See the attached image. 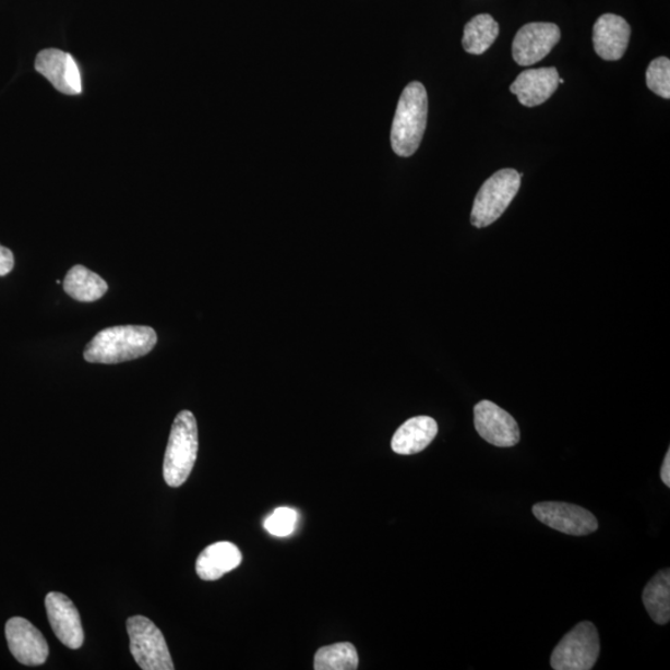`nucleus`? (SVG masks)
Here are the masks:
<instances>
[{
	"instance_id": "f257e3e1",
	"label": "nucleus",
	"mask_w": 670,
	"mask_h": 670,
	"mask_svg": "<svg viewBox=\"0 0 670 670\" xmlns=\"http://www.w3.org/2000/svg\"><path fill=\"white\" fill-rule=\"evenodd\" d=\"M156 331L147 325H117L98 332L84 351L88 363L119 364L147 356L156 347Z\"/></svg>"
},
{
	"instance_id": "f03ea898",
	"label": "nucleus",
	"mask_w": 670,
	"mask_h": 670,
	"mask_svg": "<svg viewBox=\"0 0 670 670\" xmlns=\"http://www.w3.org/2000/svg\"><path fill=\"white\" fill-rule=\"evenodd\" d=\"M429 98L421 83L407 85L398 99L392 127V147L398 157H411L427 131Z\"/></svg>"
},
{
	"instance_id": "7ed1b4c3",
	"label": "nucleus",
	"mask_w": 670,
	"mask_h": 670,
	"mask_svg": "<svg viewBox=\"0 0 670 670\" xmlns=\"http://www.w3.org/2000/svg\"><path fill=\"white\" fill-rule=\"evenodd\" d=\"M199 448L198 423L193 412L184 410L171 424L168 446L163 464V476L169 487L187 482L194 468Z\"/></svg>"
},
{
	"instance_id": "20e7f679",
	"label": "nucleus",
	"mask_w": 670,
	"mask_h": 670,
	"mask_svg": "<svg viewBox=\"0 0 670 670\" xmlns=\"http://www.w3.org/2000/svg\"><path fill=\"white\" fill-rule=\"evenodd\" d=\"M522 177L517 170L502 169L489 178L477 193L470 223L482 229L500 219L517 196Z\"/></svg>"
},
{
	"instance_id": "39448f33",
	"label": "nucleus",
	"mask_w": 670,
	"mask_h": 670,
	"mask_svg": "<svg viewBox=\"0 0 670 670\" xmlns=\"http://www.w3.org/2000/svg\"><path fill=\"white\" fill-rule=\"evenodd\" d=\"M600 656L599 632L593 622H582L566 633L552 650L550 663L555 670H590Z\"/></svg>"
},
{
	"instance_id": "423d86ee",
	"label": "nucleus",
	"mask_w": 670,
	"mask_h": 670,
	"mask_svg": "<svg viewBox=\"0 0 670 670\" xmlns=\"http://www.w3.org/2000/svg\"><path fill=\"white\" fill-rule=\"evenodd\" d=\"M131 654L143 670H174L165 636L149 619L133 615L127 620Z\"/></svg>"
},
{
	"instance_id": "0eeeda50",
	"label": "nucleus",
	"mask_w": 670,
	"mask_h": 670,
	"mask_svg": "<svg viewBox=\"0 0 670 670\" xmlns=\"http://www.w3.org/2000/svg\"><path fill=\"white\" fill-rule=\"evenodd\" d=\"M533 514L547 527L566 536L584 537L599 529L595 515L575 504L542 502L533 506Z\"/></svg>"
},
{
	"instance_id": "6e6552de",
	"label": "nucleus",
	"mask_w": 670,
	"mask_h": 670,
	"mask_svg": "<svg viewBox=\"0 0 670 670\" xmlns=\"http://www.w3.org/2000/svg\"><path fill=\"white\" fill-rule=\"evenodd\" d=\"M475 428L479 436L496 447H513L521 441L517 421L492 402L483 400L475 406Z\"/></svg>"
},
{
	"instance_id": "1a4fd4ad",
	"label": "nucleus",
	"mask_w": 670,
	"mask_h": 670,
	"mask_svg": "<svg viewBox=\"0 0 670 670\" xmlns=\"http://www.w3.org/2000/svg\"><path fill=\"white\" fill-rule=\"evenodd\" d=\"M559 26L552 23H529L515 35L513 59L521 67L536 65L546 59L560 41Z\"/></svg>"
},
{
	"instance_id": "9d476101",
	"label": "nucleus",
	"mask_w": 670,
	"mask_h": 670,
	"mask_svg": "<svg viewBox=\"0 0 670 670\" xmlns=\"http://www.w3.org/2000/svg\"><path fill=\"white\" fill-rule=\"evenodd\" d=\"M9 649L17 662L25 666H41L47 662L49 646L41 632L28 620L13 618L5 624Z\"/></svg>"
},
{
	"instance_id": "9b49d317",
	"label": "nucleus",
	"mask_w": 670,
	"mask_h": 670,
	"mask_svg": "<svg viewBox=\"0 0 670 670\" xmlns=\"http://www.w3.org/2000/svg\"><path fill=\"white\" fill-rule=\"evenodd\" d=\"M35 70L63 95L74 96L83 93L80 69L69 52L59 49L40 51L35 59Z\"/></svg>"
},
{
	"instance_id": "f8f14e48",
	"label": "nucleus",
	"mask_w": 670,
	"mask_h": 670,
	"mask_svg": "<svg viewBox=\"0 0 670 670\" xmlns=\"http://www.w3.org/2000/svg\"><path fill=\"white\" fill-rule=\"evenodd\" d=\"M51 629L62 645L79 649L84 645V630L80 613L68 596L50 593L45 599Z\"/></svg>"
},
{
	"instance_id": "ddd939ff",
	"label": "nucleus",
	"mask_w": 670,
	"mask_h": 670,
	"mask_svg": "<svg viewBox=\"0 0 670 670\" xmlns=\"http://www.w3.org/2000/svg\"><path fill=\"white\" fill-rule=\"evenodd\" d=\"M631 26L622 16L603 14L594 25V48L601 59L618 61L629 48Z\"/></svg>"
},
{
	"instance_id": "4468645a",
	"label": "nucleus",
	"mask_w": 670,
	"mask_h": 670,
	"mask_svg": "<svg viewBox=\"0 0 670 670\" xmlns=\"http://www.w3.org/2000/svg\"><path fill=\"white\" fill-rule=\"evenodd\" d=\"M555 68L525 70L511 85V93L525 107H537L548 101L559 86Z\"/></svg>"
},
{
	"instance_id": "2eb2a0df",
	"label": "nucleus",
	"mask_w": 670,
	"mask_h": 670,
	"mask_svg": "<svg viewBox=\"0 0 670 670\" xmlns=\"http://www.w3.org/2000/svg\"><path fill=\"white\" fill-rule=\"evenodd\" d=\"M439 424L430 416H416L395 432L392 448L397 455L420 454L438 436Z\"/></svg>"
},
{
	"instance_id": "dca6fc26",
	"label": "nucleus",
	"mask_w": 670,
	"mask_h": 670,
	"mask_svg": "<svg viewBox=\"0 0 670 670\" xmlns=\"http://www.w3.org/2000/svg\"><path fill=\"white\" fill-rule=\"evenodd\" d=\"M241 561V551L232 542H215L199 555L195 565L196 574L204 582H215L239 567Z\"/></svg>"
},
{
	"instance_id": "f3484780",
	"label": "nucleus",
	"mask_w": 670,
	"mask_h": 670,
	"mask_svg": "<svg viewBox=\"0 0 670 670\" xmlns=\"http://www.w3.org/2000/svg\"><path fill=\"white\" fill-rule=\"evenodd\" d=\"M63 291L79 302H95L108 291L105 279L99 277L83 265L72 267L65 280H63Z\"/></svg>"
},
{
	"instance_id": "a211bd4d",
	"label": "nucleus",
	"mask_w": 670,
	"mask_h": 670,
	"mask_svg": "<svg viewBox=\"0 0 670 670\" xmlns=\"http://www.w3.org/2000/svg\"><path fill=\"white\" fill-rule=\"evenodd\" d=\"M643 603L654 620L660 626L670 620V570H660L651 577L650 582L643 590Z\"/></svg>"
},
{
	"instance_id": "6ab92c4d",
	"label": "nucleus",
	"mask_w": 670,
	"mask_h": 670,
	"mask_svg": "<svg viewBox=\"0 0 670 670\" xmlns=\"http://www.w3.org/2000/svg\"><path fill=\"white\" fill-rule=\"evenodd\" d=\"M500 35V25L489 14H479L470 20L465 26L462 45L468 53L482 56Z\"/></svg>"
},
{
	"instance_id": "aec40b11",
	"label": "nucleus",
	"mask_w": 670,
	"mask_h": 670,
	"mask_svg": "<svg viewBox=\"0 0 670 670\" xmlns=\"http://www.w3.org/2000/svg\"><path fill=\"white\" fill-rule=\"evenodd\" d=\"M359 666L358 651L351 643H335L316 650L315 670H356Z\"/></svg>"
},
{
	"instance_id": "412c9836",
	"label": "nucleus",
	"mask_w": 670,
	"mask_h": 670,
	"mask_svg": "<svg viewBox=\"0 0 670 670\" xmlns=\"http://www.w3.org/2000/svg\"><path fill=\"white\" fill-rule=\"evenodd\" d=\"M647 86L651 93L670 98V61L668 58H658L650 62L647 69Z\"/></svg>"
},
{
	"instance_id": "4be33fe9",
	"label": "nucleus",
	"mask_w": 670,
	"mask_h": 670,
	"mask_svg": "<svg viewBox=\"0 0 670 670\" xmlns=\"http://www.w3.org/2000/svg\"><path fill=\"white\" fill-rule=\"evenodd\" d=\"M298 514L288 506H280L265 521L264 527L271 536L286 538L296 530Z\"/></svg>"
},
{
	"instance_id": "5701e85b",
	"label": "nucleus",
	"mask_w": 670,
	"mask_h": 670,
	"mask_svg": "<svg viewBox=\"0 0 670 670\" xmlns=\"http://www.w3.org/2000/svg\"><path fill=\"white\" fill-rule=\"evenodd\" d=\"M14 268V255L11 250L0 244V277L12 273Z\"/></svg>"
},
{
	"instance_id": "b1692460",
	"label": "nucleus",
	"mask_w": 670,
	"mask_h": 670,
	"mask_svg": "<svg viewBox=\"0 0 670 670\" xmlns=\"http://www.w3.org/2000/svg\"><path fill=\"white\" fill-rule=\"evenodd\" d=\"M660 478H662L663 483L669 488L670 487V450H668L666 458L663 460L662 468H660Z\"/></svg>"
}]
</instances>
